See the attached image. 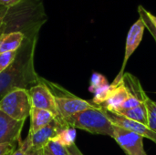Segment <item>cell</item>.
<instances>
[{
	"label": "cell",
	"instance_id": "obj_24",
	"mask_svg": "<svg viewBox=\"0 0 156 155\" xmlns=\"http://www.w3.org/2000/svg\"><path fill=\"white\" fill-rule=\"evenodd\" d=\"M17 147H18V144H16V143H4V144H0V155L12 154L16 150Z\"/></svg>",
	"mask_w": 156,
	"mask_h": 155
},
{
	"label": "cell",
	"instance_id": "obj_3",
	"mask_svg": "<svg viewBox=\"0 0 156 155\" xmlns=\"http://www.w3.org/2000/svg\"><path fill=\"white\" fill-rule=\"evenodd\" d=\"M68 127L83 130L91 134L106 135L112 138L113 123L108 119L101 106L80 111L64 121Z\"/></svg>",
	"mask_w": 156,
	"mask_h": 155
},
{
	"label": "cell",
	"instance_id": "obj_6",
	"mask_svg": "<svg viewBox=\"0 0 156 155\" xmlns=\"http://www.w3.org/2000/svg\"><path fill=\"white\" fill-rule=\"evenodd\" d=\"M28 93L30 96L32 108L50 111L56 116V118L58 121L63 122L59 119L58 111L55 101V97L51 92L50 89L48 88V86L47 85L45 79L40 77L39 81L28 89Z\"/></svg>",
	"mask_w": 156,
	"mask_h": 155
},
{
	"label": "cell",
	"instance_id": "obj_29",
	"mask_svg": "<svg viewBox=\"0 0 156 155\" xmlns=\"http://www.w3.org/2000/svg\"><path fill=\"white\" fill-rule=\"evenodd\" d=\"M68 149H69V151L71 155H83V153L79 150V148L77 147L76 144H73L72 146L69 147Z\"/></svg>",
	"mask_w": 156,
	"mask_h": 155
},
{
	"label": "cell",
	"instance_id": "obj_13",
	"mask_svg": "<svg viewBox=\"0 0 156 155\" xmlns=\"http://www.w3.org/2000/svg\"><path fill=\"white\" fill-rule=\"evenodd\" d=\"M29 117H30V128L28 133H33L39 131L40 129L48 126L54 120L57 119L52 112L45 110L36 109V108L31 109Z\"/></svg>",
	"mask_w": 156,
	"mask_h": 155
},
{
	"label": "cell",
	"instance_id": "obj_23",
	"mask_svg": "<svg viewBox=\"0 0 156 155\" xmlns=\"http://www.w3.org/2000/svg\"><path fill=\"white\" fill-rule=\"evenodd\" d=\"M32 153L33 151L31 150L28 143L26 140H24L18 144V147L16 148V150L10 155H30Z\"/></svg>",
	"mask_w": 156,
	"mask_h": 155
},
{
	"label": "cell",
	"instance_id": "obj_20",
	"mask_svg": "<svg viewBox=\"0 0 156 155\" xmlns=\"http://www.w3.org/2000/svg\"><path fill=\"white\" fill-rule=\"evenodd\" d=\"M109 85L107 79L101 75V73H93L90 79V91L94 93L100 89H102L103 87Z\"/></svg>",
	"mask_w": 156,
	"mask_h": 155
},
{
	"label": "cell",
	"instance_id": "obj_9",
	"mask_svg": "<svg viewBox=\"0 0 156 155\" xmlns=\"http://www.w3.org/2000/svg\"><path fill=\"white\" fill-rule=\"evenodd\" d=\"M145 28H146L145 25H144V21L141 18H139L131 26V28H130V30H129V32L127 34V37H126L124 58H123L122 65L121 70H120L119 74L117 75V77L115 78L114 81H119L120 79H122V77L124 75L126 66H127V63H128L130 58L134 53V51L137 49V48L139 47L140 43L143 40V37H144Z\"/></svg>",
	"mask_w": 156,
	"mask_h": 155
},
{
	"label": "cell",
	"instance_id": "obj_30",
	"mask_svg": "<svg viewBox=\"0 0 156 155\" xmlns=\"http://www.w3.org/2000/svg\"><path fill=\"white\" fill-rule=\"evenodd\" d=\"M151 18H152L153 22L154 23V25H155V26H156V16H154V15H153V14H151Z\"/></svg>",
	"mask_w": 156,
	"mask_h": 155
},
{
	"label": "cell",
	"instance_id": "obj_15",
	"mask_svg": "<svg viewBox=\"0 0 156 155\" xmlns=\"http://www.w3.org/2000/svg\"><path fill=\"white\" fill-rule=\"evenodd\" d=\"M118 115H121L122 117H125L131 121L143 123L144 125L148 126V109L145 103L141 104L138 107H135L133 109L130 110H123L119 111L117 112H113Z\"/></svg>",
	"mask_w": 156,
	"mask_h": 155
},
{
	"label": "cell",
	"instance_id": "obj_7",
	"mask_svg": "<svg viewBox=\"0 0 156 155\" xmlns=\"http://www.w3.org/2000/svg\"><path fill=\"white\" fill-rule=\"evenodd\" d=\"M112 138L127 155H147L144 147V137L113 124Z\"/></svg>",
	"mask_w": 156,
	"mask_h": 155
},
{
	"label": "cell",
	"instance_id": "obj_5",
	"mask_svg": "<svg viewBox=\"0 0 156 155\" xmlns=\"http://www.w3.org/2000/svg\"><path fill=\"white\" fill-rule=\"evenodd\" d=\"M31 109L30 96L26 89H15L0 100V111L18 122H25Z\"/></svg>",
	"mask_w": 156,
	"mask_h": 155
},
{
	"label": "cell",
	"instance_id": "obj_22",
	"mask_svg": "<svg viewBox=\"0 0 156 155\" xmlns=\"http://www.w3.org/2000/svg\"><path fill=\"white\" fill-rule=\"evenodd\" d=\"M144 102H143L142 100H140L139 99H137L136 97L133 96L130 94V96L128 97V99L123 102V104L122 105L121 109L119 111H123V110H130V109H133L135 107L140 106L141 104H143Z\"/></svg>",
	"mask_w": 156,
	"mask_h": 155
},
{
	"label": "cell",
	"instance_id": "obj_1",
	"mask_svg": "<svg viewBox=\"0 0 156 155\" xmlns=\"http://www.w3.org/2000/svg\"><path fill=\"white\" fill-rule=\"evenodd\" d=\"M38 36L26 37L14 62L0 73V100L15 89L28 90L40 77L35 69V50Z\"/></svg>",
	"mask_w": 156,
	"mask_h": 155
},
{
	"label": "cell",
	"instance_id": "obj_11",
	"mask_svg": "<svg viewBox=\"0 0 156 155\" xmlns=\"http://www.w3.org/2000/svg\"><path fill=\"white\" fill-rule=\"evenodd\" d=\"M104 111H105V114L108 117V119L114 125H117V126L122 127V128H124L126 130L132 131V132L139 134L140 136H142L144 138H147V139L151 140L152 142H154L156 144V132L152 131L147 125H144L143 123H139V122L131 121V120H129V119H127L125 117H122V116L118 115L116 113L108 111L106 110H104Z\"/></svg>",
	"mask_w": 156,
	"mask_h": 155
},
{
	"label": "cell",
	"instance_id": "obj_32",
	"mask_svg": "<svg viewBox=\"0 0 156 155\" xmlns=\"http://www.w3.org/2000/svg\"><path fill=\"white\" fill-rule=\"evenodd\" d=\"M43 155H50V154H49L48 153H47L45 150H43Z\"/></svg>",
	"mask_w": 156,
	"mask_h": 155
},
{
	"label": "cell",
	"instance_id": "obj_10",
	"mask_svg": "<svg viewBox=\"0 0 156 155\" xmlns=\"http://www.w3.org/2000/svg\"><path fill=\"white\" fill-rule=\"evenodd\" d=\"M25 122L16 121L0 111V144L16 143L21 141V132Z\"/></svg>",
	"mask_w": 156,
	"mask_h": 155
},
{
	"label": "cell",
	"instance_id": "obj_4",
	"mask_svg": "<svg viewBox=\"0 0 156 155\" xmlns=\"http://www.w3.org/2000/svg\"><path fill=\"white\" fill-rule=\"evenodd\" d=\"M45 81L55 97L58 116L59 119L63 122L80 111H86L88 109H92L98 106L92 103L91 101H88L75 96L58 84L48 81L46 79Z\"/></svg>",
	"mask_w": 156,
	"mask_h": 155
},
{
	"label": "cell",
	"instance_id": "obj_17",
	"mask_svg": "<svg viewBox=\"0 0 156 155\" xmlns=\"http://www.w3.org/2000/svg\"><path fill=\"white\" fill-rule=\"evenodd\" d=\"M76 129L71 127H66L59 131L58 135L54 138L56 141L60 143L65 147L69 148L75 144L76 140Z\"/></svg>",
	"mask_w": 156,
	"mask_h": 155
},
{
	"label": "cell",
	"instance_id": "obj_19",
	"mask_svg": "<svg viewBox=\"0 0 156 155\" xmlns=\"http://www.w3.org/2000/svg\"><path fill=\"white\" fill-rule=\"evenodd\" d=\"M43 150H45L50 155H71L67 147L62 145L55 139H52Z\"/></svg>",
	"mask_w": 156,
	"mask_h": 155
},
{
	"label": "cell",
	"instance_id": "obj_33",
	"mask_svg": "<svg viewBox=\"0 0 156 155\" xmlns=\"http://www.w3.org/2000/svg\"><path fill=\"white\" fill-rule=\"evenodd\" d=\"M41 155H43V150L41 151Z\"/></svg>",
	"mask_w": 156,
	"mask_h": 155
},
{
	"label": "cell",
	"instance_id": "obj_25",
	"mask_svg": "<svg viewBox=\"0 0 156 155\" xmlns=\"http://www.w3.org/2000/svg\"><path fill=\"white\" fill-rule=\"evenodd\" d=\"M7 12V8L3 7L0 5V35L5 33V17Z\"/></svg>",
	"mask_w": 156,
	"mask_h": 155
},
{
	"label": "cell",
	"instance_id": "obj_27",
	"mask_svg": "<svg viewBox=\"0 0 156 155\" xmlns=\"http://www.w3.org/2000/svg\"><path fill=\"white\" fill-rule=\"evenodd\" d=\"M22 0H0V5L5 8H11L18 4H20Z\"/></svg>",
	"mask_w": 156,
	"mask_h": 155
},
{
	"label": "cell",
	"instance_id": "obj_18",
	"mask_svg": "<svg viewBox=\"0 0 156 155\" xmlns=\"http://www.w3.org/2000/svg\"><path fill=\"white\" fill-rule=\"evenodd\" d=\"M138 14L140 16V18L144 21L145 27L149 30V32L151 33V35L153 36L154 39L156 42V26L151 18L152 13L147 11L143 5H139L138 6Z\"/></svg>",
	"mask_w": 156,
	"mask_h": 155
},
{
	"label": "cell",
	"instance_id": "obj_31",
	"mask_svg": "<svg viewBox=\"0 0 156 155\" xmlns=\"http://www.w3.org/2000/svg\"><path fill=\"white\" fill-rule=\"evenodd\" d=\"M42 151V150H41ZM41 151H37V152H33L30 155H41Z\"/></svg>",
	"mask_w": 156,
	"mask_h": 155
},
{
	"label": "cell",
	"instance_id": "obj_21",
	"mask_svg": "<svg viewBox=\"0 0 156 155\" xmlns=\"http://www.w3.org/2000/svg\"><path fill=\"white\" fill-rule=\"evenodd\" d=\"M17 51L0 53V73L5 70L15 60Z\"/></svg>",
	"mask_w": 156,
	"mask_h": 155
},
{
	"label": "cell",
	"instance_id": "obj_2",
	"mask_svg": "<svg viewBox=\"0 0 156 155\" xmlns=\"http://www.w3.org/2000/svg\"><path fill=\"white\" fill-rule=\"evenodd\" d=\"M47 20L43 0H22L17 5L7 8L5 33L19 31L26 37L38 36Z\"/></svg>",
	"mask_w": 156,
	"mask_h": 155
},
{
	"label": "cell",
	"instance_id": "obj_14",
	"mask_svg": "<svg viewBox=\"0 0 156 155\" xmlns=\"http://www.w3.org/2000/svg\"><path fill=\"white\" fill-rule=\"evenodd\" d=\"M26 36L19 31H13L3 33L0 35V53L15 52L17 51L22 44Z\"/></svg>",
	"mask_w": 156,
	"mask_h": 155
},
{
	"label": "cell",
	"instance_id": "obj_12",
	"mask_svg": "<svg viewBox=\"0 0 156 155\" xmlns=\"http://www.w3.org/2000/svg\"><path fill=\"white\" fill-rule=\"evenodd\" d=\"M129 96L130 92L125 87L122 79L119 81H113L112 84H111L110 93L101 107L108 111L117 112Z\"/></svg>",
	"mask_w": 156,
	"mask_h": 155
},
{
	"label": "cell",
	"instance_id": "obj_28",
	"mask_svg": "<svg viewBox=\"0 0 156 155\" xmlns=\"http://www.w3.org/2000/svg\"><path fill=\"white\" fill-rule=\"evenodd\" d=\"M145 105L147 106V109L150 110L151 111H153L154 113L156 114V101H154L153 100H151L149 97L146 99V100L144 101Z\"/></svg>",
	"mask_w": 156,
	"mask_h": 155
},
{
	"label": "cell",
	"instance_id": "obj_16",
	"mask_svg": "<svg viewBox=\"0 0 156 155\" xmlns=\"http://www.w3.org/2000/svg\"><path fill=\"white\" fill-rule=\"evenodd\" d=\"M122 79H123V83H124L125 87L127 88V90H129L131 95L136 97L143 102H144L146 100L148 96L146 95L139 79L136 77H134L131 73H124Z\"/></svg>",
	"mask_w": 156,
	"mask_h": 155
},
{
	"label": "cell",
	"instance_id": "obj_26",
	"mask_svg": "<svg viewBox=\"0 0 156 155\" xmlns=\"http://www.w3.org/2000/svg\"><path fill=\"white\" fill-rule=\"evenodd\" d=\"M148 127L156 132V114L148 110Z\"/></svg>",
	"mask_w": 156,
	"mask_h": 155
},
{
	"label": "cell",
	"instance_id": "obj_8",
	"mask_svg": "<svg viewBox=\"0 0 156 155\" xmlns=\"http://www.w3.org/2000/svg\"><path fill=\"white\" fill-rule=\"evenodd\" d=\"M68 126L65 124V122L56 119L50 124L40 129L39 131L33 133H28L26 141L28 143L33 152L41 151L52 139L58 135L60 130Z\"/></svg>",
	"mask_w": 156,
	"mask_h": 155
}]
</instances>
